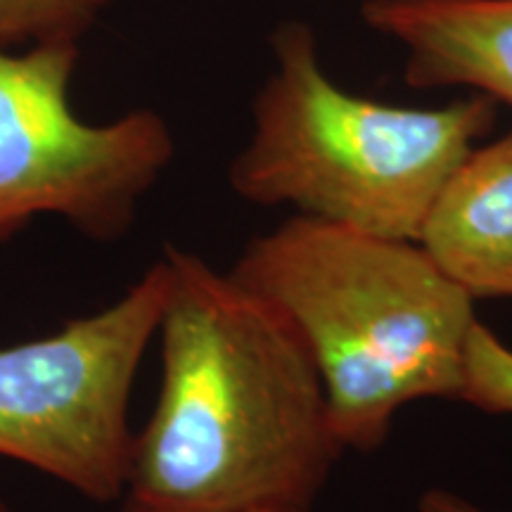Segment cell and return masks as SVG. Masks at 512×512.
<instances>
[{"label": "cell", "mask_w": 512, "mask_h": 512, "mask_svg": "<svg viewBox=\"0 0 512 512\" xmlns=\"http://www.w3.org/2000/svg\"><path fill=\"white\" fill-rule=\"evenodd\" d=\"M228 273L302 335L349 451L380 448L415 401H460L475 302L420 242L294 214Z\"/></svg>", "instance_id": "cell-2"}, {"label": "cell", "mask_w": 512, "mask_h": 512, "mask_svg": "<svg viewBox=\"0 0 512 512\" xmlns=\"http://www.w3.org/2000/svg\"><path fill=\"white\" fill-rule=\"evenodd\" d=\"M76 43L0 50V242L34 216H64L93 240L131 230L138 202L174 157L159 114L83 124L69 107Z\"/></svg>", "instance_id": "cell-5"}, {"label": "cell", "mask_w": 512, "mask_h": 512, "mask_svg": "<svg viewBox=\"0 0 512 512\" xmlns=\"http://www.w3.org/2000/svg\"><path fill=\"white\" fill-rule=\"evenodd\" d=\"M162 392L133 437L124 512H311L347 448L278 306L166 247Z\"/></svg>", "instance_id": "cell-1"}, {"label": "cell", "mask_w": 512, "mask_h": 512, "mask_svg": "<svg viewBox=\"0 0 512 512\" xmlns=\"http://www.w3.org/2000/svg\"><path fill=\"white\" fill-rule=\"evenodd\" d=\"M418 242L472 302L512 299V128L453 171Z\"/></svg>", "instance_id": "cell-7"}, {"label": "cell", "mask_w": 512, "mask_h": 512, "mask_svg": "<svg viewBox=\"0 0 512 512\" xmlns=\"http://www.w3.org/2000/svg\"><path fill=\"white\" fill-rule=\"evenodd\" d=\"M159 259L117 304L57 335L0 349V456L86 498L124 496L133 434L128 401L164 311Z\"/></svg>", "instance_id": "cell-4"}, {"label": "cell", "mask_w": 512, "mask_h": 512, "mask_svg": "<svg viewBox=\"0 0 512 512\" xmlns=\"http://www.w3.org/2000/svg\"><path fill=\"white\" fill-rule=\"evenodd\" d=\"M0 512H12V510L8 508V505H5V501H3V498H0Z\"/></svg>", "instance_id": "cell-11"}, {"label": "cell", "mask_w": 512, "mask_h": 512, "mask_svg": "<svg viewBox=\"0 0 512 512\" xmlns=\"http://www.w3.org/2000/svg\"><path fill=\"white\" fill-rule=\"evenodd\" d=\"M460 401L491 415H512V347L477 320Z\"/></svg>", "instance_id": "cell-9"}, {"label": "cell", "mask_w": 512, "mask_h": 512, "mask_svg": "<svg viewBox=\"0 0 512 512\" xmlns=\"http://www.w3.org/2000/svg\"><path fill=\"white\" fill-rule=\"evenodd\" d=\"M361 15L406 50L408 86H463L512 107V0H366Z\"/></svg>", "instance_id": "cell-6"}, {"label": "cell", "mask_w": 512, "mask_h": 512, "mask_svg": "<svg viewBox=\"0 0 512 512\" xmlns=\"http://www.w3.org/2000/svg\"><path fill=\"white\" fill-rule=\"evenodd\" d=\"M275 72L254 102V133L230 164L242 200L415 240L453 171L496 126V100L434 110L347 93L318 62L302 22L273 36Z\"/></svg>", "instance_id": "cell-3"}, {"label": "cell", "mask_w": 512, "mask_h": 512, "mask_svg": "<svg viewBox=\"0 0 512 512\" xmlns=\"http://www.w3.org/2000/svg\"><path fill=\"white\" fill-rule=\"evenodd\" d=\"M418 512H486L477 503L448 489H430L420 496Z\"/></svg>", "instance_id": "cell-10"}, {"label": "cell", "mask_w": 512, "mask_h": 512, "mask_svg": "<svg viewBox=\"0 0 512 512\" xmlns=\"http://www.w3.org/2000/svg\"><path fill=\"white\" fill-rule=\"evenodd\" d=\"M110 0H0V41L76 43Z\"/></svg>", "instance_id": "cell-8"}]
</instances>
